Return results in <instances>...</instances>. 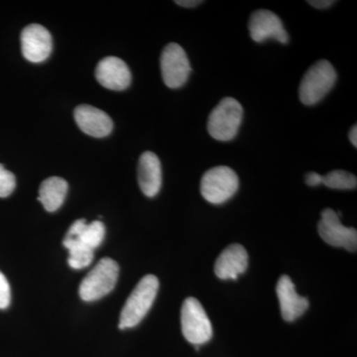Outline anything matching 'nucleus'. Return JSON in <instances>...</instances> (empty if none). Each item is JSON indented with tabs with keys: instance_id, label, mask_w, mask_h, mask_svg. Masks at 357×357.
Instances as JSON below:
<instances>
[{
	"instance_id": "f257e3e1",
	"label": "nucleus",
	"mask_w": 357,
	"mask_h": 357,
	"mask_svg": "<svg viewBox=\"0 0 357 357\" xmlns=\"http://www.w3.org/2000/svg\"><path fill=\"white\" fill-rule=\"evenodd\" d=\"M158 290L159 280L154 275H146L141 279L121 312L119 326L121 330L139 325L151 309Z\"/></svg>"
},
{
	"instance_id": "f03ea898",
	"label": "nucleus",
	"mask_w": 357,
	"mask_h": 357,
	"mask_svg": "<svg viewBox=\"0 0 357 357\" xmlns=\"http://www.w3.org/2000/svg\"><path fill=\"white\" fill-rule=\"evenodd\" d=\"M337 74L328 61L319 60L312 65L301 81L300 100L305 105H314L324 98L337 83Z\"/></svg>"
},
{
	"instance_id": "7ed1b4c3",
	"label": "nucleus",
	"mask_w": 357,
	"mask_h": 357,
	"mask_svg": "<svg viewBox=\"0 0 357 357\" xmlns=\"http://www.w3.org/2000/svg\"><path fill=\"white\" fill-rule=\"evenodd\" d=\"M243 119L241 102L234 98H225L211 112L208 132L213 139L230 141L238 133Z\"/></svg>"
},
{
	"instance_id": "20e7f679",
	"label": "nucleus",
	"mask_w": 357,
	"mask_h": 357,
	"mask_svg": "<svg viewBox=\"0 0 357 357\" xmlns=\"http://www.w3.org/2000/svg\"><path fill=\"white\" fill-rule=\"evenodd\" d=\"M119 274V264L110 258H102L82 281L79 297L84 302L102 299L114 290Z\"/></svg>"
},
{
	"instance_id": "39448f33",
	"label": "nucleus",
	"mask_w": 357,
	"mask_h": 357,
	"mask_svg": "<svg viewBox=\"0 0 357 357\" xmlns=\"http://www.w3.org/2000/svg\"><path fill=\"white\" fill-rule=\"evenodd\" d=\"M238 188V176L227 166L210 169L201 180L202 196L213 204H222L229 201L236 194Z\"/></svg>"
},
{
	"instance_id": "423d86ee",
	"label": "nucleus",
	"mask_w": 357,
	"mask_h": 357,
	"mask_svg": "<svg viewBox=\"0 0 357 357\" xmlns=\"http://www.w3.org/2000/svg\"><path fill=\"white\" fill-rule=\"evenodd\" d=\"M182 333L188 342L201 345L210 342L213 337V326L204 307L196 298L185 300L181 310Z\"/></svg>"
},
{
	"instance_id": "0eeeda50",
	"label": "nucleus",
	"mask_w": 357,
	"mask_h": 357,
	"mask_svg": "<svg viewBox=\"0 0 357 357\" xmlns=\"http://www.w3.org/2000/svg\"><path fill=\"white\" fill-rule=\"evenodd\" d=\"M162 79L170 89L184 86L192 72L191 64L184 49L177 43L167 45L160 59Z\"/></svg>"
},
{
	"instance_id": "6e6552de",
	"label": "nucleus",
	"mask_w": 357,
	"mask_h": 357,
	"mask_svg": "<svg viewBox=\"0 0 357 357\" xmlns=\"http://www.w3.org/2000/svg\"><path fill=\"white\" fill-rule=\"evenodd\" d=\"M321 218L318 225L319 236L328 245L342 248L351 252H356L357 248V230L344 227L340 222L337 213L332 208L321 211Z\"/></svg>"
},
{
	"instance_id": "1a4fd4ad",
	"label": "nucleus",
	"mask_w": 357,
	"mask_h": 357,
	"mask_svg": "<svg viewBox=\"0 0 357 357\" xmlns=\"http://www.w3.org/2000/svg\"><path fill=\"white\" fill-rule=\"evenodd\" d=\"M251 39L257 43L265 40L275 39L282 44H287L289 35L278 15L266 9L256 10L250 16L248 24Z\"/></svg>"
},
{
	"instance_id": "9d476101",
	"label": "nucleus",
	"mask_w": 357,
	"mask_h": 357,
	"mask_svg": "<svg viewBox=\"0 0 357 357\" xmlns=\"http://www.w3.org/2000/svg\"><path fill=\"white\" fill-rule=\"evenodd\" d=\"M53 48L50 32L39 24L26 26L21 33V49L26 60L41 63L49 58Z\"/></svg>"
},
{
	"instance_id": "9b49d317",
	"label": "nucleus",
	"mask_w": 357,
	"mask_h": 357,
	"mask_svg": "<svg viewBox=\"0 0 357 357\" xmlns=\"http://www.w3.org/2000/svg\"><path fill=\"white\" fill-rule=\"evenodd\" d=\"M96 77L102 86L112 91H124L131 84L128 66L117 57L102 59L96 66Z\"/></svg>"
},
{
	"instance_id": "f8f14e48",
	"label": "nucleus",
	"mask_w": 357,
	"mask_h": 357,
	"mask_svg": "<svg viewBox=\"0 0 357 357\" xmlns=\"http://www.w3.org/2000/svg\"><path fill=\"white\" fill-rule=\"evenodd\" d=\"M75 121L84 133L93 137L102 138L109 135L114 122L102 109L91 105H83L75 109Z\"/></svg>"
},
{
	"instance_id": "ddd939ff",
	"label": "nucleus",
	"mask_w": 357,
	"mask_h": 357,
	"mask_svg": "<svg viewBox=\"0 0 357 357\" xmlns=\"http://www.w3.org/2000/svg\"><path fill=\"white\" fill-rule=\"evenodd\" d=\"M276 293L280 302L282 318L286 321H294L300 318L309 307V301L307 298L301 297L287 275H282L279 279Z\"/></svg>"
},
{
	"instance_id": "4468645a",
	"label": "nucleus",
	"mask_w": 357,
	"mask_h": 357,
	"mask_svg": "<svg viewBox=\"0 0 357 357\" xmlns=\"http://www.w3.org/2000/svg\"><path fill=\"white\" fill-rule=\"evenodd\" d=\"M248 267L246 249L238 243L231 244L218 256L215 264V273L222 280H236Z\"/></svg>"
},
{
	"instance_id": "2eb2a0df",
	"label": "nucleus",
	"mask_w": 357,
	"mask_h": 357,
	"mask_svg": "<svg viewBox=\"0 0 357 357\" xmlns=\"http://www.w3.org/2000/svg\"><path fill=\"white\" fill-rule=\"evenodd\" d=\"M138 184L148 198L158 195L162 185L161 162L153 152H144L138 162Z\"/></svg>"
},
{
	"instance_id": "dca6fc26",
	"label": "nucleus",
	"mask_w": 357,
	"mask_h": 357,
	"mask_svg": "<svg viewBox=\"0 0 357 357\" xmlns=\"http://www.w3.org/2000/svg\"><path fill=\"white\" fill-rule=\"evenodd\" d=\"M68 192V183L60 177L46 178L39 189L38 199L47 211H56L64 204Z\"/></svg>"
},
{
	"instance_id": "f3484780",
	"label": "nucleus",
	"mask_w": 357,
	"mask_h": 357,
	"mask_svg": "<svg viewBox=\"0 0 357 357\" xmlns=\"http://www.w3.org/2000/svg\"><path fill=\"white\" fill-rule=\"evenodd\" d=\"M66 236L75 237L84 245L95 250L100 248L105 239V227L100 220L86 225V220L82 218L73 223Z\"/></svg>"
},
{
	"instance_id": "a211bd4d",
	"label": "nucleus",
	"mask_w": 357,
	"mask_h": 357,
	"mask_svg": "<svg viewBox=\"0 0 357 357\" xmlns=\"http://www.w3.org/2000/svg\"><path fill=\"white\" fill-rule=\"evenodd\" d=\"M63 244L69 250L68 263L73 269H83L93 262L95 250L84 245L79 239L66 236Z\"/></svg>"
},
{
	"instance_id": "6ab92c4d",
	"label": "nucleus",
	"mask_w": 357,
	"mask_h": 357,
	"mask_svg": "<svg viewBox=\"0 0 357 357\" xmlns=\"http://www.w3.org/2000/svg\"><path fill=\"white\" fill-rule=\"evenodd\" d=\"M321 184L333 190H354L356 189L357 178L347 171L335 170L323 176Z\"/></svg>"
},
{
	"instance_id": "aec40b11",
	"label": "nucleus",
	"mask_w": 357,
	"mask_h": 357,
	"mask_svg": "<svg viewBox=\"0 0 357 357\" xmlns=\"http://www.w3.org/2000/svg\"><path fill=\"white\" fill-rule=\"evenodd\" d=\"M16 187V178L10 171L0 164V198H6L13 194Z\"/></svg>"
},
{
	"instance_id": "412c9836",
	"label": "nucleus",
	"mask_w": 357,
	"mask_h": 357,
	"mask_svg": "<svg viewBox=\"0 0 357 357\" xmlns=\"http://www.w3.org/2000/svg\"><path fill=\"white\" fill-rule=\"evenodd\" d=\"M10 285L4 274L0 272V309H6L10 304Z\"/></svg>"
},
{
	"instance_id": "4be33fe9",
	"label": "nucleus",
	"mask_w": 357,
	"mask_h": 357,
	"mask_svg": "<svg viewBox=\"0 0 357 357\" xmlns=\"http://www.w3.org/2000/svg\"><path fill=\"white\" fill-rule=\"evenodd\" d=\"M321 181H323V176L316 172L307 173L305 177V182L310 187H317V185H321Z\"/></svg>"
},
{
	"instance_id": "5701e85b",
	"label": "nucleus",
	"mask_w": 357,
	"mask_h": 357,
	"mask_svg": "<svg viewBox=\"0 0 357 357\" xmlns=\"http://www.w3.org/2000/svg\"><path fill=\"white\" fill-rule=\"evenodd\" d=\"M310 6L312 7H316L318 9H326L328 8V7L332 6L333 4H335V1L333 0H309L307 1Z\"/></svg>"
},
{
	"instance_id": "b1692460",
	"label": "nucleus",
	"mask_w": 357,
	"mask_h": 357,
	"mask_svg": "<svg viewBox=\"0 0 357 357\" xmlns=\"http://www.w3.org/2000/svg\"><path fill=\"white\" fill-rule=\"evenodd\" d=\"M175 3L180 6L187 7V8H192V7L198 6L202 1L201 0H177Z\"/></svg>"
},
{
	"instance_id": "393cba45",
	"label": "nucleus",
	"mask_w": 357,
	"mask_h": 357,
	"mask_svg": "<svg viewBox=\"0 0 357 357\" xmlns=\"http://www.w3.org/2000/svg\"><path fill=\"white\" fill-rule=\"evenodd\" d=\"M349 140H351V144L354 145V147L357 146V128L356 124L354 126V128L351 129L349 131Z\"/></svg>"
}]
</instances>
